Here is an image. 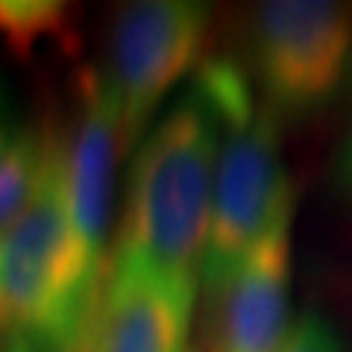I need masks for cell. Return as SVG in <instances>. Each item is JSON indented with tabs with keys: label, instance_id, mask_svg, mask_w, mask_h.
<instances>
[{
	"label": "cell",
	"instance_id": "cell-9",
	"mask_svg": "<svg viewBox=\"0 0 352 352\" xmlns=\"http://www.w3.org/2000/svg\"><path fill=\"white\" fill-rule=\"evenodd\" d=\"M0 36L24 62L41 44L74 47V9L56 0H0Z\"/></svg>",
	"mask_w": 352,
	"mask_h": 352
},
{
	"label": "cell",
	"instance_id": "cell-15",
	"mask_svg": "<svg viewBox=\"0 0 352 352\" xmlns=\"http://www.w3.org/2000/svg\"><path fill=\"white\" fill-rule=\"evenodd\" d=\"M188 352H191V349H188Z\"/></svg>",
	"mask_w": 352,
	"mask_h": 352
},
{
	"label": "cell",
	"instance_id": "cell-12",
	"mask_svg": "<svg viewBox=\"0 0 352 352\" xmlns=\"http://www.w3.org/2000/svg\"><path fill=\"white\" fill-rule=\"evenodd\" d=\"M9 138H12V135L6 132V124H3V118H0V150L6 147V141H9Z\"/></svg>",
	"mask_w": 352,
	"mask_h": 352
},
{
	"label": "cell",
	"instance_id": "cell-6",
	"mask_svg": "<svg viewBox=\"0 0 352 352\" xmlns=\"http://www.w3.org/2000/svg\"><path fill=\"white\" fill-rule=\"evenodd\" d=\"M197 288L179 285L126 247L109 258L91 352H188Z\"/></svg>",
	"mask_w": 352,
	"mask_h": 352
},
{
	"label": "cell",
	"instance_id": "cell-5",
	"mask_svg": "<svg viewBox=\"0 0 352 352\" xmlns=\"http://www.w3.org/2000/svg\"><path fill=\"white\" fill-rule=\"evenodd\" d=\"M68 153V200L71 226L85 276L106 288L109 264L103 256L109 214L115 197V170L124 147L120 97L109 74L85 65L76 80V118L65 135Z\"/></svg>",
	"mask_w": 352,
	"mask_h": 352
},
{
	"label": "cell",
	"instance_id": "cell-8",
	"mask_svg": "<svg viewBox=\"0 0 352 352\" xmlns=\"http://www.w3.org/2000/svg\"><path fill=\"white\" fill-rule=\"evenodd\" d=\"M50 126L15 132L0 150V232L30 208L47 162Z\"/></svg>",
	"mask_w": 352,
	"mask_h": 352
},
{
	"label": "cell",
	"instance_id": "cell-14",
	"mask_svg": "<svg viewBox=\"0 0 352 352\" xmlns=\"http://www.w3.org/2000/svg\"><path fill=\"white\" fill-rule=\"evenodd\" d=\"M0 352H3V340H0Z\"/></svg>",
	"mask_w": 352,
	"mask_h": 352
},
{
	"label": "cell",
	"instance_id": "cell-1",
	"mask_svg": "<svg viewBox=\"0 0 352 352\" xmlns=\"http://www.w3.org/2000/svg\"><path fill=\"white\" fill-rule=\"evenodd\" d=\"M220 135H226L223 115L191 80L129 164L126 212L115 247L138 252L162 276L191 288H200Z\"/></svg>",
	"mask_w": 352,
	"mask_h": 352
},
{
	"label": "cell",
	"instance_id": "cell-13",
	"mask_svg": "<svg viewBox=\"0 0 352 352\" xmlns=\"http://www.w3.org/2000/svg\"><path fill=\"white\" fill-rule=\"evenodd\" d=\"M74 352H91V338H88V344H82L80 349H74Z\"/></svg>",
	"mask_w": 352,
	"mask_h": 352
},
{
	"label": "cell",
	"instance_id": "cell-2",
	"mask_svg": "<svg viewBox=\"0 0 352 352\" xmlns=\"http://www.w3.org/2000/svg\"><path fill=\"white\" fill-rule=\"evenodd\" d=\"M250 65L264 109L279 120L311 118L352 88V6L267 0L247 18Z\"/></svg>",
	"mask_w": 352,
	"mask_h": 352
},
{
	"label": "cell",
	"instance_id": "cell-11",
	"mask_svg": "<svg viewBox=\"0 0 352 352\" xmlns=\"http://www.w3.org/2000/svg\"><path fill=\"white\" fill-rule=\"evenodd\" d=\"M335 182L340 194L352 200V124H349V132L344 138V144H340L338 156H335Z\"/></svg>",
	"mask_w": 352,
	"mask_h": 352
},
{
	"label": "cell",
	"instance_id": "cell-7",
	"mask_svg": "<svg viewBox=\"0 0 352 352\" xmlns=\"http://www.w3.org/2000/svg\"><path fill=\"white\" fill-rule=\"evenodd\" d=\"M291 220L294 208L208 300V352L282 349L291 332Z\"/></svg>",
	"mask_w": 352,
	"mask_h": 352
},
{
	"label": "cell",
	"instance_id": "cell-4",
	"mask_svg": "<svg viewBox=\"0 0 352 352\" xmlns=\"http://www.w3.org/2000/svg\"><path fill=\"white\" fill-rule=\"evenodd\" d=\"M208 6L191 0H135L109 32V80L120 97L124 147L138 150L164 94L200 59Z\"/></svg>",
	"mask_w": 352,
	"mask_h": 352
},
{
	"label": "cell",
	"instance_id": "cell-3",
	"mask_svg": "<svg viewBox=\"0 0 352 352\" xmlns=\"http://www.w3.org/2000/svg\"><path fill=\"white\" fill-rule=\"evenodd\" d=\"M279 124L282 120L264 106L226 118L200 267L206 300L235 276L276 220L294 208V185L282 168Z\"/></svg>",
	"mask_w": 352,
	"mask_h": 352
},
{
	"label": "cell",
	"instance_id": "cell-10",
	"mask_svg": "<svg viewBox=\"0 0 352 352\" xmlns=\"http://www.w3.org/2000/svg\"><path fill=\"white\" fill-rule=\"evenodd\" d=\"M279 352H346V340L323 311H305L291 326Z\"/></svg>",
	"mask_w": 352,
	"mask_h": 352
}]
</instances>
